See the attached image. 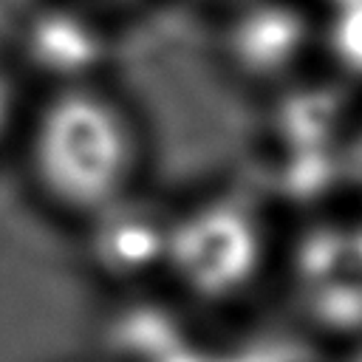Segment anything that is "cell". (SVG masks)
Masks as SVG:
<instances>
[{"label": "cell", "instance_id": "cell-7", "mask_svg": "<svg viewBox=\"0 0 362 362\" xmlns=\"http://www.w3.org/2000/svg\"><path fill=\"white\" fill-rule=\"evenodd\" d=\"M25 110L20 107V82L17 76L0 65V144L14 136V130H20Z\"/></svg>", "mask_w": 362, "mask_h": 362}, {"label": "cell", "instance_id": "cell-10", "mask_svg": "<svg viewBox=\"0 0 362 362\" xmlns=\"http://www.w3.org/2000/svg\"><path fill=\"white\" fill-rule=\"evenodd\" d=\"M354 260H356V266H362V238L354 243Z\"/></svg>", "mask_w": 362, "mask_h": 362}, {"label": "cell", "instance_id": "cell-4", "mask_svg": "<svg viewBox=\"0 0 362 362\" xmlns=\"http://www.w3.org/2000/svg\"><path fill=\"white\" fill-rule=\"evenodd\" d=\"M110 17L79 0H37L14 34L17 71L42 90L107 79L116 54Z\"/></svg>", "mask_w": 362, "mask_h": 362}, {"label": "cell", "instance_id": "cell-2", "mask_svg": "<svg viewBox=\"0 0 362 362\" xmlns=\"http://www.w3.org/2000/svg\"><path fill=\"white\" fill-rule=\"evenodd\" d=\"M263 255V223L238 198L215 195L167 221L164 266L204 300H226L246 288L260 272Z\"/></svg>", "mask_w": 362, "mask_h": 362}, {"label": "cell", "instance_id": "cell-8", "mask_svg": "<svg viewBox=\"0 0 362 362\" xmlns=\"http://www.w3.org/2000/svg\"><path fill=\"white\" fill-rule=\"evenodd\" d=\"M79 3H85V6H90V8H96V11H102V14H107V17L113 20V17H119V14H127V11L139 8L144 0H79Z\"/></svg>", "mask_w": 362, "mask_h": 362}, {"label": "cell", "instance_id": "cell-6", "mask_svg": "<svg viewBox=\"0 0 362 362\" xmlns=\"http://www.w3.org/2000/svg\"><path fill=\"white\" fill-rule=\"evenodd\" d=\"M320 14H322L320 51L325 48L348 74L362 76V0Z\"/></svg>", "mask_w": 362, "mask_h": 362}, {"label": "cell", "instance_id": "cell-5", "mask_svg": "<svg viewBox=\"0 0 362 362\" xmlns=\"http://www.w3.org/2000/svg\"><path fill=\"white\" fill-rule=\"evenodd\" d=\"M167 221L156 209L136 201V192L85 218L90 238L88 249L96 266L113 277L141 274L150 266L164 263Z\"/></svg>", "mask_w": 362, "mask_h": 362}, {"label": "cell", "instance_id": "cell-3", "mask_svg": "<svg viewBox=\"0 0 362 362\" xmlns=\"http://www.w3.org/2000/svg\"><path fill=\"white\" fill-rule=\"evenodd\" d=\"M320 31L311 0H235L218 8V62L246 88H283L320 51Z\"/></svg>", "mask_w": 362, "mask_h": 362}, {"label": "cell", "instance_id": "cell-1", "mask_svg": "<svg viewBox=\"0 0 362 362\" xmlns=\"http://www.w3.org/2000/svg\"><path fill=\"white\" fill-rule=\"evenodd\" d=\"M20 136L34 192L82 221L136 192L147 158L144 122L107 79L42 90Z\"/></svg>", "mask_w": 362, "mask_h": 362}, {"label": "cell", "instance_id": "cell-9", "mask_svg": "<svg viewBox=\"0 0 362 362\" xmlns=\"http://www.w3.org/2000/svg\"><path fill=\"white\" fill-rule=\"evenodd\" d=\"M320 11H328V8H339V6H351V3H359V0H311Z\"/></svg>", "mask_w": 362, "mask_h": 362}, {"label": "cell", "instance_id": "cell-11", "mask_svg": "<svg viewBox=\"0 0 362 362\" xmlns=\"http://www.w3.org/2000/svg\"><path fill=\"white\" fill-rule=\"evenodd\" d=\"M201 3H209V6H215V8H223V6H229V3H235V0H201Z\"/></svg>", "mask_w": 362, "mask_h": 362}]
</instances>
